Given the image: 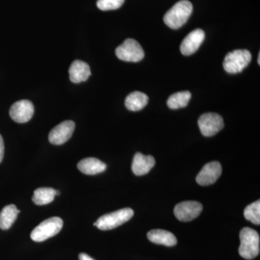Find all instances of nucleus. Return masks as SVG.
Listing matches in <instances>:
<instances>
[{
    "instance_id": "nucleus-16",
    "label": "nucleus",
    "mask_w": 260,
    "mask_h": 260,
    "mask_svg": "<svg viewBox=\"0 0 260 260\" xmlns=\"http://www.w3.org/2000/svg\"><path fill=\"white\" fill-rule=\"evenodd\" d=\"M147 237L150 242L156 244H162L167 246H175L177 239L172 233L161 229H155L150 231Z\"/></svg>"
},
{
    "instance_id": "nucleus-2",
    "label": "nucleus",
    "mask_w": 260,
    "mask_h": 260,
    "mask_svg": "<svg viewBox=\"0 0 260 260\" xmlns=\"http://www.w3.org/2000/svg\"><path fill=\"white\" fill-rule=\"evenodd\" d=\"M241 244L239 253L246 259H252L259 254V235L254 229L244 228L239 234Z\"/></svg>"
},
{
    "instance_id": "nucleus-8",
    "label": "nucleus",
    "mask_w": 260,
    "mask_h": 260,
    "mask_svg": "<svg viewBox=\"0 0 260 260\" xmlns=\"http://www.w3.org/2000/svg\"><path fill=\"white\" fill-rule=\"evenodd\" d=\"M203 205L196 201H185L179 203L174 208V215L183 222L191 221L203 211Z\"/></svg>"
},
{
    "instance_id": "nucleus-14",
    "label": "nucleus",
    "mask_w": 260,
    "mask_h": 260,
    "mask_svg": "<svg viewBox=\"0 0 260 260\" xmlns=\"http://www.w3.org/2000/svg\"><path fill=\"white\" fill-rule=\"evenodd\" d=\"M70 80L74 83L86 81L91 75L90 66L85 61L75 60L70 65Z\"/></svg>"
},
{
    "instance_id": "nucleus-19",
    "label": "nucleus",
    "mask_w": 260,
    "mask_h": 260,
    "mask_svg": "<svg viewBox=\"0 0 260 260\" xmlns=\"http://www.w3.org/2000/svg\"><path fill=\"white\" fill-rule=\"evenodd\" d=\"M58 190L52 188H39L34 191L32 200L36 205H44L49 204L54 200L56 195L59 194Z\"/></svg>"
},
{
    "instance_id": "nucleus-4",
    "label": "nucleus",
    "mask_w": 260,
    "mask_h": 260,
    "mask_svg": "<svg viewBox=\"0 0 260 260\" xmlns=\"http://www.w3.org/2000/svg\"><path fill=\"white\" fill-rule=\"evenodd\" d=\"M62 226V219L59 217H52L44 220L36 227L30 234V238L34 242H44L59 234Z\"/></svg>"
},
{
    "instance_id": "nucleus-6",
    "label": "nucleus",
    "mask_w": 260,
    "mask_h": 260,
    "mask_svg": "<svg viewBox=\"0 0 260 260\" xmlns=\"http://www.w3.org/2000/svg\"><path fill=\"white\" fill-rule=\"evenodd\" d=\"M116 55L122 61L138 62L144 58L145 52L136 40L127 39L116 48Z\"/></svg>"
},
{
    "instance_id": "nucleus-24",
    "label": "nucleus",
    "mask_w": 260,
    "mask_h": 260,
    "mask_svg": "<svg viewBox=\"0 0 260 260\" xmlns=\"http://www.w3.org/2000/svg\"><path fill=\"white\" fill-rule=\"evenodd\" d=\"M79 259L80 260H94L93 258L90 257V256L88 255L87 254H85V253H80L79 254Z\"/></svg>"
},
{
    "instance_id": "nucleus-17",
    "label": "nucleus",
    "mask_w": 260,
    "mask_h": 260,
    "mask_svg": "<svg viewBox=\"0 0 260 260\" xmlns=\"http://www.w3.org/2000/svg\"><path fill=\"white\" fill-rule=\"evenodd\" d=\"M148 96L144 93L134 91L127 95L125 99L126 109L133 112L142 110L148 104Z\"/></svg>"
},
{
    "instance_id": "nucleus-12",
    "label": "nucleus",
    "mask_w": 260,
    "mask_h": 260,
    "mask_svg": "<svg viewBox=\"0 0 260 260\" xmlns=\"http://www.w3.org/2000/svg\"><path fill=\"white\" fill-rule=\"evenodd\" d=\"M205 34L204 30L198 28L189 32L183 42H181L180 50L181 54L185 56L194 54L199 49L202 43L204 41Z\"/></svg>"
},
{
    "instance_id": "nucleus-7",
    "label": "nucleus",
    "mask_w": 260,
    "mask_h": 260,
    "mask_svg": "<svg viewBox=\"0 0 260 260\" xmlns=\"http://www.w3.org/2000/svg\"><path fill=\"white\" fill-rule=\"evenodd\" d=\"M198 125L202 134L205 137H211L223 129V119L218 114L206 113L200 116L198 119Z\"/></svg>"
},
{
    "instance_id": "nucleus-9",
    "label": "nucleus",
    "mask_w": 260,
    "mask_h": 260,
    "mask_svg": "<svg viewBox=\"0 0 260 260\" xmlns=\"http://www.w3.org/2000/svg\"><path fill=\"white\" fill-rule=\"evenodd\" d=\"M75 128L74 121L70 120L62 121L51 130L49 135V142L53 145L64 144L71 138L74 133Z\"/></svg>"
},
{
    "instance_id": "nucleus-15",
    "label": "nucleus",
    "mask_w": 260,
    "mask_h": 260,
    "mask_svg": "<svg viewBox=\"0 0 260 260\" xmlns=\"http://www.w3.org/2000/svg\"><path fill=\"white\" fill-rule=\"evenodd\" d=\"M78 169L86 175H95L105 172L107 165L98 158H87L78 162Z\"/></svg>"
},
{
    "instance_id": "nucleus-1",
    "label": "nucleus",
    "mask_w": 260,
    "mask_h": 260,
    "mask_svg": "<svg viewBox=\"0 0 260 260\" xmlns=\"http://www.w3.org/2000/svg\"><path fill=\"white\" fill-rule=\"evenodd\" d=\"M192 11L193 6L190 2L181 0L164 15V23L172 29L181 28L186 23Z\"/></svg>"
},
{
    "instance_id": "nucleus-3",
    "label": "nucleus",
    "mask_w": 260,
    "mask_h": 260,
    "mask_svg": "<svg viewBox=\"0 0 260 260\" xmlns=\"http://www.w3.org/2000/svg\"><path fill=\"white\" fill-rule=\"evenodd\" d=\"M134 211L131 208H123L113 213L106 214L98 219L93 224L98 229L102 231L112 230L133 218Z\"/></svg>"
},
{
    "instance_id": "nucleus-25",
    "label": "nucleus",
    "mask_w": 260,
    "mask_h": 260,
    "mask_svg": "<svg viewBox=\"0 0 260 260\" xmlns=\"http://www.w3.org/2000/svg\"><path fill=\"white\" fill-rule=\"evenodd\" d=\"M260 54H259V56H258V64H260L259 59H260Z\"/></svg>"
},
{
    "instance_id": "nucleus-18",
    "label": "nucleus",
    "mask_w": 260,
    "mask_h": 260,
    "mask_svg": "<svg viewBox=\"0 0 260 260\" xmlns=\"http://www.w3.org/2000/svg\"><path fill=\"white\" fill-rule=\"evenodd\" d=\"M20 213L15 205L5 206L0 212V229L8 230L14 223L18 215Z\"/></svg>"
},
{
    "instance_id": "nucleus-11",
    "label": "nucleus",
    "mask_w": 260,
    "mask_h": 260,
    "mask_svg": "<svg viewBox=\"0 0 260 260\" xmlns=\"http://www.w3.org/2000/svg\"><path fill=\"white\" fill-rule=\"evenodd\" d=\"M222 167L220 162H208L197 176L196 181L201 186H208L214 184L221 175Z\"/></svg>"
},
{
    "instance_id": "nucleus-20",
    "label": "nucleus",
    "mask_w": 260,
    "mask_h": 260,
    "mask_svg": "<svg viewBox=\"0 0 260 260\" xmlns=\"http://www.w3.org/2000/svg\"><path fill=\"white\" fill-rule=\"evenodd\" d=\"M191 96V93L189 91H181L174 93L168 99V107L172 109L186 107L189 104Z\"/></svg>"
},
{
    "instance_id": "nucleus-23",
    "label": "nucleus",
    "mask_w": 260,
    "mask_h": 260,
    "mask_svg": "<svg viewBox=\"0 0 260 260\" xmlns=\"http://www.w3.org/2000/svg\"><path fill=\"white\" fill-rule=\"evenodd\" d=\"M5 153V145L4 140H3V137L0 135V162L3 161V157H4Z\"/></svg>"
},
{
    "instance_id": "nucleus-13",
    "label": "nucleus",
    "mask_w": 260,
    "mask_h": 260,
    "mask_svg": "<svg viewBox=\"0 0 260 260\" xmlns=\"http://www.w3.org/2000/svg\"><path fill=\"white\" fill-rule=\"evenodd\" d=\"M155 164V158L152 155H145L138 153L135 154L133 158L132 170L135 175H145L153 169Z\"/></svg>"
},
{
    "instance_id": "nucleus-21",
    "label": "nucleus",
    "mask_w": 260,
    "mask_h": 260,
    "mask_svg": "<svg viewBox=\"0 0 260 260\" xmlns=\"http://www.w3.org/2000/svg\"><path fill=\"white\" fill-rule=\"evenodd\" d=\"M244 217L246 220H249L251 223L259 225L260 224V201L254 202L248 205L244 209Z\"/></svg>"
},
{
    "instance_id": "nucleus-22",
    "label": "nucleus",
    "mask_w": 260,
    "mask_h": 260,
    "mask_svg": "<svg viewBox=\"0 0 260 260\" xmlns=\"http://www.w3.org/2000/svg\"><path fill=\"white\" fill-rule=\"evenodd\" d=\"M125 0H98L97 7L103 11L119 9Z\"/></svg>"
},
{
    "instance_id": "nucleus-5",
    "label": "nucleus",
    "mask_w": 260,
    "mask_h": 260,
    "mask_svg": "<svg viewBox=\"0 0 260 260\" xmlns=\"http://www.w3.org/2000/svg\"><path fill=\"white\" fill-rule=\"evenodd\" d=\"M251 60L250 51L246 49H237L228 53L224 59L223 68L227 73L237 74L245 69Z\"/></svg>"
},
{
    "instance_id": "nucleus-10",
    "label": "nucleus",
    "mask_w": 260,
    "mask_h": 260,
    "mask_svg": "<svg viewBox=\"0 0 260 260\" xmlns=\"http://www.w3.org/2000/svg\"><path fill=\"white\" fill-rule=\"evenodd\" d=\"M34 114V104L28 100L15 102L10 109V115L13 121L25 123L30 120Z\"/></svg>"
}]
</instances>
